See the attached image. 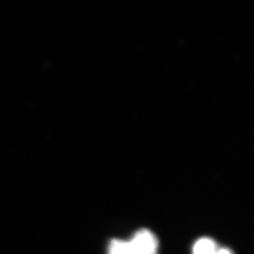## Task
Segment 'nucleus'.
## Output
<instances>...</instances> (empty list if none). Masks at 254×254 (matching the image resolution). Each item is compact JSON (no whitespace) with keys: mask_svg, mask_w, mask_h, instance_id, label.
<instances>
[{"mask_svg":"<svg viewBox=\"0 0 254 254\" xmlns=\"http://www.w3.org/2000/svg\"><path fill=\"white\" fill-rule=\"evenodd\" d=\"M108 254H131L128 242L114 240L108 247Z\"/></svg>","mask_w":254,"mask_h":254,"instance_id":"nucleus-3","label":"nucleus"},{"mask_svg":"<svg viewBox=\"0 0 254 254\" xmlns=\"http://www.w3.org/2000/svg\"><path fill=\"white\" fill-rule=\"evenodd\" d=\"M215 254H232L231 250H229L227 248H221V249H217Z\"/></svg>","mask_w":254,"mask_h":254,"instance_id":"nucleus-4","label":"nucleus"},{"mask_svg":"<svg viewBox=\"0 0 254 254\" xmlns=\"http://www.w3.org/2000/svg\"><path fill=\"white\" fill-rule=\"evenodd\" d=\"M216 251L215 242L206 237L198 240L193 247V254H215Z\"/></svg>","mask_w":254,"mask_h":254,"instance_id":"nucleus-2","label":"nucleus"},{"mask_svg":"<svg viewBox=\"0 0 254 254\" xmlns=\"http://www.w3.org/2000/svg\"><path fill=\"white\" fill-rule=\"evenodd\" d=\"M131 254H157L158 242L148 230H140L128 242Z\"/></svg>","mask_w":254,"mask_h":254,"instance_id":"nucleus-1","label":"nucleus"}]
</instances>
